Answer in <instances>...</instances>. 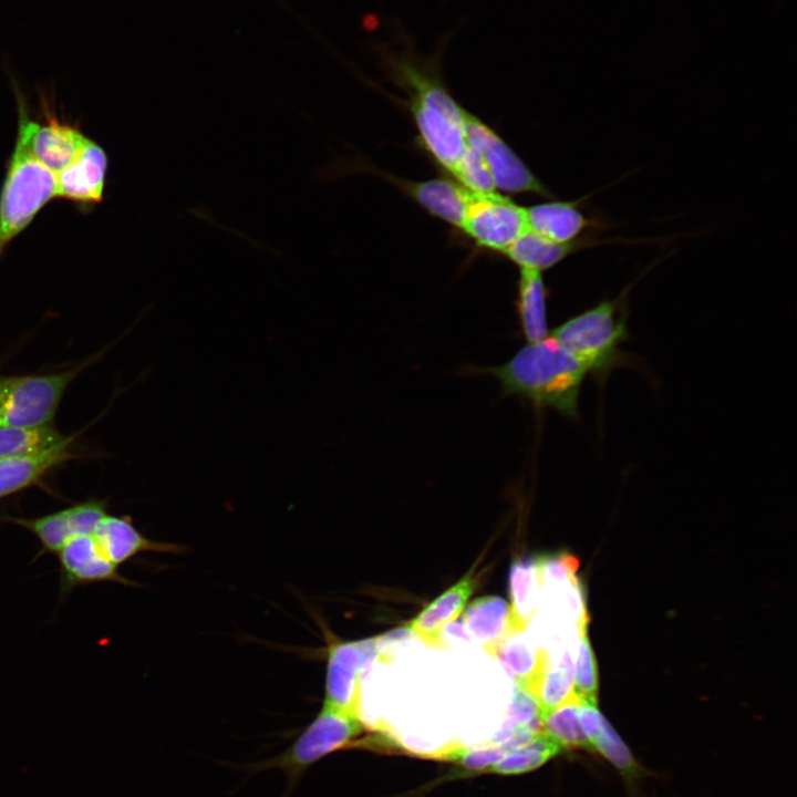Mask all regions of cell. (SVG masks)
Listing matches in <instances>:
<instances>
[{"mask_svg": "<svg viewBox=\"0 0 797 797\" xmlns=\"http://www.w3.org/2000/svg\"><path fill=\"white\" fill-rule=\"evenodd\" d=\"M475 588L470 572L426 605L406 627L431 648L444 649L442 632L463 612Z\"/></svg>", "mask_w": 797, "mask_h": 797, "instance_id": "e0dca14e", "label": "cell"}, {"mask_svg": "<svg viewBox=\"0 0 797 797\" xmlns=\"http://www.w3.org/2000/svg\"><path fill=\"white\" fill-rule=\"evenodd\" d=\"M55 199V175L15 137L0 189V259L9 246Z\"/></svg>", "mask_w": 797, "mask_h": 797, "instance_id": "277c9868", "label": "cell"}, {"mask_svg": "<svg viewBox=\"0 0 797 797\" xmlns=\"http://www.w3.org/2000/svg\"><path fill=\"white\" fill-rule=\"evenodd\" d=\"M12 85L18 110L15 136L42 165L54 174L60 172L75 158L90 137L77 124L60 117L43 97V121L33 120L14 79Z\"/></svg>", "mask_w": 797, "mask_h": 797, "instance_id": "52a82bcc", "label": "cell"}, {"mask_svg": "<svg viewBox=\"0 0 797 797\" xmlns=\"http://www.w3.org/2000/svg\"><path fill=\"white\" fill-rule=\"evenodd\" d=\"M580 700L570 701L549 712L542 721L541 733L563 749H586L591 745L579 718Z\"/></svg>", "mask_w": 797, "mask_h": 797, "instance_id": "484cf974", "label": "cell"}, {"mask_svg": "<svg viewBox=\"0 0 797 797\" xmlns=\"http://www.w3.org/2000/svg\"><path fill=\"white\" fill-rule=\"evenodd\" d=\"M58 555L63 593L70 592L77 586L93 582L113 581L133 584L118 572V566L106 557L94 534L73 537L58 551Z\"/></svg>", "mask_w": 797, "mask_h": 797, "instance_id": "5bb4252c", "label": "cell"}, {"mask_svg": "<svg viewBox=\"0 0 797 797\" xmlns=\"http://www.w3.org/2000/svg\"><path fill=\"white\" fill-rule=\"evenodd\" d=\"M465 130L468 143L478 149L486 161L498 193L535 194L547 199L556 198L510 145L470 111L466 113Z\"/></svg>", "mask_w": 797, "mask_h": 797, "instance_id": "9c48e42d", "label": "cell"}, {"mask_svg": "<svg viewBox=\"0 0 797 797\" xmlns=\"http://www.w3.org/2000/svg\"><path fill=\"white\" fill-rule=\"evenodd\" d=\"M527 229L525 207L510 197L470 193L459 232L477 248L503 256Z\"/></svg>", "mask_w": 797, "mask_h": 797, "instance_id": "ba28073f", "label": "cell"}, {"mask_svg": "<svg viewBox=\"0 0 797 797\" xmlns=\"http://www.w3.org/2000/svg\"><path fill=\"white\" fill-rule=\"evenodd\" d=\"M106 515L104 501L87 500L44 516L10 520L37 537L41 553H58L73 537L94 534Z\"/></svg>", "mask_w": 797, "mask_h": 797, "instance_id": "4fadbf2b", "label": "cell"}, {"mask_svg": "<svg viewBox=\"0 0 797 797\" xmlns=\"http://www.w3.org/2000/svg\"><path fill=\"white\" fill-rule=\"evenodd\" d=\"M2 377L0 425L42 427L52 424L68 386L81 371Z\"/></svg>", "mask_w": 797, "mask_h": 797, "instance_id": "8992f818", "label": "cell"}, {"mask_svg": "<svg viewBox=\"0 0 797 797\" xmlns=\"http://www.w3.org/2000/svg\"><path fill=\"white\" fill-rule=\"evenodd\" d=\"M578 652L573 666V692L579 700L597 702L599 690L598 665L587 633V625L578 628Z\"/></svg>", "mask_w": 797, "mask_h": 797, "instance_id": "f546056e", "label": "cell"}, {"mask_svg": "<svg viewBox=\"0 0 797 797\" xmlns=\"http://www.w3.org/2000/svg\"><path fill=\"white\" fill-rule=\"evenodd\" d=\"M612 242H614V240L583 236L573 242L559 244L542 238L527 229L503 256L519 269H530L542 272L582 249Z\"/></svg>", "mask_w": 797, "mask_h": 797, "instance_id": "ac0fdd59", "label": "cell"}, {"mask_svg": "<svg viewBox=\"0 0 797 797\" xmlns=\"http://www.w3.org/2000/svg\"><path fill=\"white\" fill-rule=\"evenodd\" d=\"M540 583L568 587L575 583L576 571L579 567L577 558L569 552L561 551L553 555H541L536 557Z\"/></svg>", "mask_w": 797, "mask_h": 797, "instance_id": "4dcf8cb0", "label": "cell"}, {"mask_svg": "<svg viewBox=\"0 0 797 797\" xmlns=\"http://www.w3.org/2000/svg\"><path fill=\"white\" fill-rule=\"evenodd\" d=\"M0 381H1V376H0Z\"/></svg>", "mask_w": 797, "mask_h": 797, "instance_id": "d6a6232c", "label": "cell"}, {"mask_svg": "<svg viewBox=\"0 0 797 797\" xmlns=\"http://www.w3.org/2000/svg\"><path fill=\"white\" fill-rule=\"evenodd\" d=\"M579 718L582 729L591 745L602 728L604 721L603 715L600 713L597 702L580 700L579 702Z\"/></svg>", "mask_w": 797, "mask_h": 797, "instance_id": "1f68e13d", "label": "cell"}, {"mask_svg": "<svg viewBox=\"0 0 797 797\" xmlns=\"http://www.w3.org/2000/svg\"><path fill=\"white\" fill-rule=\"evenodd\" d=\"M462 622L469 635L491 656L508 638L525 630L510 604L496 596H484L472 601Z\"/></svg>", "mask_w": 797, "mask_h": 797, "instance_id": "9a60e30c", "label": "cell"}, {"mask_svg": "<svg viewBox=\"0 0 797 797\" xmlns=\"http://www.w3.org/2000/svg\"><path fill=\"white\" fill-rule=\"evenodd\" d=\"M394 185L401 193L428 215L460 230L470 192L453 178L442 175L431 179L413 180L395 176L371 166H361Z\"/></svg>", "mask_w": 797, "mask_h": 797, "instance_id": "7c38bea8", "label": "cell"}, {"mask_svg": "<svg viewBox=\"0 0 797 797\" xmlns=\"http://www.w3.org/2000/svg\"><path fill=\"white\" fill-rule=\"evenodd\" d=\"M573 662L568 649H565L558 661L550 658L538 690L535 694L542 718L557 707L579 697L573 692Z\"/></svg>", "mask_w": 797, "mask_h": 797, "instance_id": "603a6c76", "label": "cell"}, {"mask_svg": "<svg viewBox=\"0 0 797 797\" xmlns=\"http://www.w3.org/2000/svg\"><path fill=\"white\" fill-rule=\"evenodd\" d=\"M451 35H444L433 54L425 56L414 38L395 23L386 41L376 45V55L387 80L405 95L404 105L416 128L421 149L452 178L468 147L465 108L446 85L442 58Z\"/></svg>", "mask_w": 797, "mask_h": 797, "instance_id": "6da1fadb", "label": "cell"}, {"mask_svg": "<svg viewBox=\"0 0 797 797\" xmlns=\"http://www.w3.org/2000/svg\"><path fill=\"white\" fill-rule=\"evenodd\" d=\"M518 634L508 638L498 648L494 658L503 662L517 686L535 696L548 664L549 655L544 649L534 646L526 638Z\"/></svg>", "mask_w": 797, "mask_h": 797, "instance_id": "7402d4cb", "label": "cell"}, {"mask_svg": "<svg viewBox=\"0 0 797 797\" xmlns=\"http://www.w3.org/2000/svg\"><path fill=\"white\" fill-rule=\"evenodd\" d=\"M73 439V436H65L41 452L0 458V499L35 484L51 468L72 458L70 446Z\"/></svg>", "mask_w": 797, "mask_h": 797, "instance_id": "d6986e66", "label": "cell"}, {"mask_svg": "<svg viewBox=\"0 0 797 797\" xmlns=\"http://www.w3.org/2000/svg\"><path fill=\"white\" fill-rule=\"evenodd\" d=\"M536 557L516 559L509 571L510 608L518 622L526 628L536 604L540 587Z\"/></svg>", "mask_w": 797, "mask_h": 797, "instance_id": "d4e9b609", "label": "cell"}, {"mask_svg": "<svg viewBox=\"0 0 797 797\" xmlns=\"http://www.w3.org/2000/svg\"><path fill=\"white\" fill-rule=\"evenodd\" d=\"M483 371L499 381L506 396H521L570 418L579 415L587 370L552 335L529 342L506 363Z\"/></svg>", "mask_w": 797, "mask_h": 797, "instance_id": "7a4b0ae2", "label": "cell"}, {"mask_svg": "<svg viewBox=\"0 0 797 797\" xmlns=\"http://www.w3.org/2000/svg\"><path fill=\"white\" fill-rule=\"evenodd\" d=\"M592 753H598L610 762L629 782L635 780L643 773L627 744L605 718L592 742Z\"/></svg>", "mask_w": 797, "mask_h": 797, "instance_id": "83f0119b", "label": "cell"}, {"mask_svg": "<svg viewBox=\"0 0 797 797\" xmlns=\"http://www.w3.org/2000/svg\"><path fill=\"white\" fill-rule=\"evenodd\" d=\"M64 437L52 424L42 427L0 425V458L38 453Z\"/></svg>", "mask_w": 797, "mask_h": 797, "instance_id": "4316f807", "label": "cell"}, {"mask_svg": "<svg viewBox=\"0 0 797 797\" xmlns=\"http://www.w3.org/2000/svg\"><path fill=\"white\" fill-rule=\"evenodd\" d=\"M548 296L549 290L542 272L519 269L515 306L521 332L528 342L539 341L548 335Z\"/></svg>", "mask_w": 797, "mask_h": 797, "instance_id": "44dd1931", "label": "cell"}, {"mask_svg": "<svg viewBox=\"0 0 797 797\" xmlns=\"http://www.w3.org/2000/svg\"><path fill=\"white\" fill-rule=\"evenodd\" d=\"M380 655L377 638L331 644L323 703L360 716L362 681Z\"/></svg>", "mask_w": 797, "mask_h": 797, "instance_id": "30bf717a", "label": "cell"}, {"mask_svg": "<svg viewBox=\"0 0 797 797\" xmlns=\"http://www.w3.org/2000/svg\"><path fill=\"white\" fill-rule=\"evenodd\" d=\"M510 748L504 743L486 744L477 747L452 745L435 752L432 757L460 765L467 770L487 769L501 759Z\"/></svg>", "mask_w": 797, "mask_h": 797, "instance_id": "f1b7e54d", "label": "cell"}, {"mask_svg": "<svg viewBox=\"0 0 797 797\" xmlns=\"http://www.w3.org/2000/svg\"><path fill=\"white\" fill-rule=\"evenodd\" d=\"M561 748L542 733L530 741L508 751L487 772L500 775H517L535 770L556 757Z\"/></svg>", "mask_w": 797, "mask_h": 797, "instance_id": "cb8c5ba5", "label": "cell"}, {"mask_svg": "<svg viewBox=\"0 0 797 797\" xmlns=\"http://www.w3.org/2000/svg\"><path fill=\"white\" fill-rule=\"evenodd\" d=\"M108 156L96 141L89 138L75 158L55 173V199L73 204L87 213L105 197Z\"/></svg>", "mask_w": 797, "mask_h": 797, "instance_id": "8fae6325", "label": "cell"}, {"mask_svg": "<svg viewBox=\"0 0 797 797\" xmlns=\"http://www.w3.org/2000/svg\"><path fill=\"white\" fill-rule=\"evenodd\" d=\"M94 536L106 557L121 565L141 552H179L178 545L159 542L145 537L126 516L106 515L99 524Z\"/></svg>", "mask_w": 797, "mask_h": 797, "instance_id": "ffe728a7", "label": "cell"}, {"mask_svg": "<svg viewBox=\"0 0 797 797\" xmlns=\"http://www.w3.org/2000/svg\"><path fill=\"white\" fill-rule=\"evenodd\" d=\"M583 199L570 201L553 198L525 207L528 229L559 244L580 239L593 221L579 207Z\"/></svg>", "mask_w": 797, "mask_h": 797, "instance_id": "2e32d148", "label": "cell"}, {"mask_svg": "<svg viewBox=\"0 0 797 797\" xmlns=\"http://www.w3.org/2000/svg\"><path fill=\"white\" fill-rule=\"evenodd\" d=\"M363 731L361 717L323 703L321 711L279 755L253 765L256 770L279 769L292 787L315 763L352 744Z\"/></svg>", "mask_w": 797, "mask_h": 797, "instance_id": "5b68a950", "label": "cell"}, {"mask_svg": "<svg viewBox=\"0 0 797 797\" xmlns=\"http://www.w3.org/2000/svg\"><path fill=\"white\" fill-rule=\"evenodd\" d=\"M628 289L556 327L551 335L587 370L600 377L621 361L628 340Z\"/></svg>", "mask_w": 797, "mask_h": 797, "instance_id": "3957f363", "label": "cell"}]
</instances>
